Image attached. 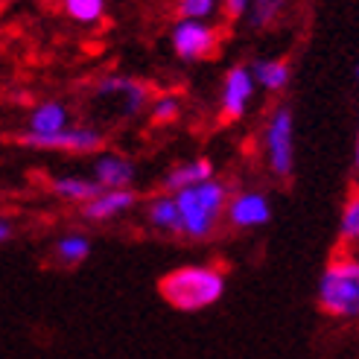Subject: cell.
<instances>
[{
  "label": "cell",
  "mask_w": 359,
  "mask_h": 359,
  "mask_svg": "<svg viewBox=\"0 0 359 359\" xmlns=\"http://www.w3.org/2000/svg\"><path fill=\"white\" fill-rule=\"evenodd\" d=\"M158 290L170 307L199 313L225 295V275L217 266H178L161 278Z\"/></svg>",
  "instance_id": "obj_1"
},
{
  "label": "cell",
  "mask_w": 359,
  "mask_h": 359,
  "mask_svg": "<svg viewBox=\"0 0 359 359\" xmlns=\"http://www.w3.org/2000/svg\"><path fill=\"white\" fill-rule=\"evenodd\" d=\"M316 301L325 316L339 321H359V257L339 251L318 278Z\"/></svg>",
  "instance_id": "obj_2"
},
{
  "label": "cell",
  "mask_w": 359,
  "mask_h": 359,
  "mask_svg": "<svg viewBox=\"0 0 359 359\" xmlns=\"http://www.w3.org/2000/svg\"><path fill=\"white\" fill-rule=\"evenodd\" d=\"M178 210H182V237L187 240H208L217 231L219 219L228 213V187L222 182L193 184L182 193H175Z\"/></svg>",
  "instance_id": "obj_3"
},
{
  "label": "cell",
  "mask_w": 359,
  "mask_h": 359,
  "mask_svg": "<svg viewBox=\"0 0 359 359\" xmlns=\"http://www.w3.org/2000/svg\"><path fill=\"white\" fill-rule=\"evenodd\" d=\"M266 158L269 170L280 178L292 175L295 164V123L290 109H278L266 126Z\"/></svg>",
  "instance_id": "obj_4"
},
{
  "label": "cell",
  "mask_w": 359,
  "mask_h": 359,
  "mask_svg": "<svg viewBox=\"0 0 359 359\" xmlns=\"http://www.w3.org/2000/svg\"><path fill=\"white\" fill-rule=\"evenodd\" d=\"M21 147H32V149H59V152H97L102 147V135L91 126H67V129L56 132V135H18Z\"/></svg>",
  "instance_id": "obj_5"
},
{
  "label": "cell",
  "mask_w": 359,
  "mask_h": 359,
  "mask_svg": "<svg viewBox=\"0 0 359 359\" xmlns=\"http://www.w3.org/2000/svg\"><path fill=\"white\" fill-rule=\"evenodd\" d=\"M147 88L129 76H105L97 85V102L105 109H114L117 117H135L147 105Z\"/></svg>",
  "instance_id": "obj_6"
},
{
  "label": "cell",
  "mask_w": 359,
  "mask_h": 359,
  "mask_svg": "<svg viewBox=\"0 0 359 359\" xmlns=\"http://www.w3.org/2000/svg\"><path fill=\"white\" fill-rule=\"evenodd\" d=\"M219 44V35L213 27L202 24V21H178L172 29V47H175V56L184 59V62H199L213 56V50Z\"/></svg>",
  "instance_id": "obj_7"
},
{
  "label": "cell",
  "mask_w": 359,
  "mask_h": 359,
  "mask_svg": "<svg viewBox=\"0 0 359 359\" xmlns=\"http://www.w3.org/2000/svg\"><path fill=\"white\" fill-rule=\"evenodd\" d=\"M255 70H248L243 65L231 67L225 74V85H222V117L225 123H234L245 114L251 91H255Z\"/></svg>",
  "instance_id": "obj_8"
},
{
  "label": "cell",
  "mask_w": 359,
  "mask_h": 359,
  "mask_svg": "<svg viewBox=\"0 0 359 359\" xmlns=\"http://www.w3.org/2000/svg\"><path fill=\"white\" fill-rule=\"evenodd\" d=\"M225 217L234 228H260L272 219V205H269V199L263 193L240 190V193L231 196Z\"/></svg>",
  "instance_id": "obj_9"
},
{
  "label": "cell",
  "mask_w": 359,
  "mask_h": 359,
  "mask_svg": "<svg viewBox=\"0 0 359 359\" xmlns=\"http://www.w3.org/2000/svg\"><path fill=\"white\" fill-rule=\"evenodd\" d=\"M137 202V196L126 187V190H102L97 199L85 202L82 205V217L91 219V222H105V219H114L120 213L132 210Z\"/></svg>",
  "instance_id": "obj_10"
},
{
  "label": "cell",
  "mask_w": 359,
  "mask_h": 359,
  "mask_svg": "<svg viewBox=\"0 0 359 359\" xmlns=\"http://www.w3.org/2000/svg\"><path fill=\"white\" fill-rule=\"evenodd\" d=\"M147 222L161 234H182V210L172 193H161L147 202Z\"/></svg>",
  "instance_id": "obj_11"
},
{
  "label": "cell",
  "mask_w": 359,
  "mask_h": 359,
  "mask_svg": "<svg viewBox=\"0 0 359 359\" xmlns=\"http://www.w3.org/2000/svg\"><path fill=\"white\" fill-rule=\"evenodd\" d=\"M94 178L105 190H126L135 178V167L120 155H102L94 164Z\"/></svg>",
  "instance_id": "obj_12"
},
{
  "label": "cell",
  "mask_w": 359,
  "mask_h": 359,
  "mask_svg": "<svg viewBox=\"0 0 359 359\" xmlns=\"http://www.w3.org/2000/svg\"><path fill=\"white\" fill-rule=\"evenodd\" d=\"M67 109L62 102H41L39 109L29 111L27 120V135H56L67 129Z\"/></svg>",
  "instance_id": "obj_13"
},
{
  "label": "cell",
  "mask_w": 359,
  "mask_h": 359,
  "mask_svg": "<svg viewBox=\"0 0 359 359\" xmlns=\"http://www.w3.org/2000/svg\"><path fill=\"white\" fill-rule=\"evenodd\" d=\"M50 190L59 196V199H67V202H91L105 190L97 178H76V175H62V178H53Z\"/></svg>",
  "instance_id": "obj_14"
},
{
  "label": "cell",
  "mask_w": 359,
  "mask_h": 359,
  "mask_svg": "<svg viewBox=\"0 0 359 359\" xmlns=\"http://www.w3.org/2000/svg\"><path fill=\"white\" fill-rule=\"evenodd\" d=\"M210 175H213V167H210L208 158L187 161V164L175 167V170L164 178V190H167V193H182V190H187V187H193V184L208 182Z\"/></svg>",
  "instance_id": "obj_15"
},
{
  "label": "cell",
  "mask_w": 359,
  "mask_h": 359,
  "mask_svg": "<svg viewBox=\"0 0 359 359\" xmlns=\"http://www.w3.org/2000/svg\"><path fill=\"white\" fill-rule=\"evenodd\" d=\"M88 255H91V243L85 234H65L53 245V257L62 266H79Z\"/></svg>",
  "instance_id": "obj_16"
},
{
  "label": "cell",
  "mask_w": 359,
  "mask_h": 359,
  "mask_svg": "<svg viewBox=\"0 0 359 359\" xmlns=\"http://www.w3.org/2000/svg\"><path fill=\"white\" fill-rule=\"evenodd\" d=\"M255 79L266 88V91H283L290 82V65L283 59H269L255 65Z\"/></svg>",
  "instance_id": "obj_17"
},
{
  "label": "cell",
  "mask_w": 359,
  "mask_h": 359,
  "mask_svg": "<svg viewBox=\"0 0 359 359\" xmlns=\"http://www.w3.org/2000/svg\"><path fill=\"white\" fill-rule=\"evenodd\" d=\"M339 237H342L345 248L359 245V187L351 190L345 210H342V225H339Z\"/></svg>",
  "instance_id": "obj_18"
},
{
  "label": "cell",
  "mask_w": 359,
  "mask_h": 359,
  "mask_svg": "<svg viewBox=\"0 0 359 359\" xmlns=\"http://www.w3.org/2000/svg\"><path fill=\"white\" fill-rule=\"evenodd\" d=\"M283 4L286 0H251V9H248V21L251 27H272L278 21V15L283 12Z\"/></svg>",
  "instance_id": "obj_19"
},
{
  "label": "cell",
  "mask_w": 359,
  "mask_h": 359,
  "mask_svg": "<svg viewBox=\"0 0 359 359\" xmlns=\"http://www.w3.org/2000/svg\"><path fill=\"white\" fill-rule=\"evenodd\" d=\"M65 12L79 24H97L105 12V0H65Z\"/></svg>",
  "instance_id": "obj_20"
},
{
  "label": "cell",
  "mask_w": 359,
  "mask_h": 359,
  "mask_svg": "<svg viewBox=\"0 0 359 359\" xmlns=\"http://www.w3.org/2000/svg\"><path fill=\"white\" fill-rule=\"evenodd\" d=\"M178 111H182V105H178L175 97H158L152 102V109H149V117H152V123L164 126V123H175Z\"/></svg>",
  "instance_id": "obj_21"
},
{
  "label": "cell",
  "mask_w": 359,
  "mask_h": 359,
  "mask_svg": "<svg viewBox=\"0 0 359 359\" xmlns=\"http://www.w3.org/2000/svg\"><path fill=\"white\" fill-rule=\"evenodd\" d=\"M219 0H178V15L187 18V21H202L213 9H217Z\"/></svg>",
  "instance_id": "obj_22"
},
{
  "label": "cell",
  "mask_w": 359,
  "mask_h": 359,
  "mask_svg": "<svg viewBox=\"0 0 359 359\" xmlns=\"http://www.w3.org/2000/svg\"><path fill=\"white\" fill-rule=\"evenodd\" d=\"M248 9H251V0H225V15L231 18V21L243 18Z\"/></svg>",
  "instance_id": "obj_23"
},
{
  "label": "cell",
  "mask_w": 359,
  "mask_h": 359,
  "mask_svg": "<svg viewBox=\"0 0 359 359\" xmlns=\"http://www.w3.org/2000/svg\"><path fill=\"white\" fill-rule=\"evenodd\" d=\"M12 237V225L4 219V222H0V240H9Z\"/></svg>",
  "instance_id": "obj_24"
},
{
  "label": "cell",
  "mask_w": 359,
  "mask_h": 359,
  "mask_svg": "<svg viewBox=\"0 0 359 359\" xmlns=\"http://www.w3.org/2000/svg\"><path fill=\"white\" fill-rule=\"evenodd\" d=\"M356 172H359V135H356Z\"/></svg>",
  "instance_id": "obj_25"
},
{
  "label": "cell",
  "mask_w": 359,
  "mask_h": 359,
  "mask_svg": "<svg viewBox=\"0 0 359 359\" xmlns=\"http://www.w3.org/2000/svg\"><path fill=\"white\" fill-rule=\"evenodd\" d=\"M356 79H359V67H356Z\"/></svg>",
  "instance_id": "obj_26"
}]
</instances>
